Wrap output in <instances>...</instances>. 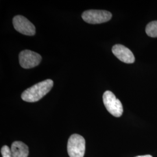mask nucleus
Here are the masks:
<instances>
[{"label": "nucleus", "instance_id": "nucleus-9", "mask_svg": "<svg viewBox=\"0 0 157 157\" xmlns=\"http://www.w3.org/2000/svg\"><path fill=\"white\" fill-rule=\"evenodd\" d=\"M146 32L151 37H157V21L151 22L147 25Z\"/></svg>", "mask_w": 157, "mask_h": 157}, {"label": "nucleus", "instance_id": "nucleus-11", "mask_svg": "<svg viewBox=\"0 0 157 157\" xmlns=\"http://www.w3.org/2000/svg\"><path fill=\"white\" fill-rule=\"evenodd\" d=\"M136 157H152L150 155H140V156H137Z\"/></svg>", "mask_w": 157, "mask_h": 157}, {"label": "nucleus", "instance_id": "nucleus-7", "mask_svg": "<svg viewBox=\"0 0 157 157\" xmlns=\"http://www.w3.org/2000/svg\"><path fill=\"white\" fill-rule=\"evenodd\" d=\"M112 53L122 62L126 63H133L135 58L133 52L128 48L121 44H116L112 47Z\"/></svg>", "mask_w": 157, "mask_h": 157}, {"label": "nucleus", "instance_id": "nucleus-6", "mask_svg": "<svg viewBox=\"0 0 157 157\" xmlns=\"http://www.w3.org/2000/svg\"><path fill=\"white\" fill-rule=\"evenodd\" d=\"M13 25L17 32L26 36H33L36 28L27 18L22 15H17L13 19Z\"/></svg>", "mask_w": 157, "mask_h": 157}, {"label": "nucleus", "instance_id": "nucleus-4", "mask_svg": "<svg viewBox=\"0 0 157 157\" xmlns=\"http://www.w3.org/2000/svg\"><path fill=\"white\" fill-rule=\"evenodd\" d=\"M82 18L86 22L90 24H100L107 22L112 18V13L104 10H88L84 11Z\"/></svg>", "mask_w": 157, "mask_h": 157}, {"label": "nucleus", "instance_id": "nucleus-5", "mask_svg": "<svg viewBox=\"0 0 157 157\" xmlns=\"http://www.w3.org/2000/svg\"><path fill=\"white\" fill-rule=\"evenodd\" d=\"M19 63L24 69H30L39 65L41 61V56L32 51L23 50L19 54Z\"/></svg>", "mask_w": 157, "mask_h": 157}, {"label": "nucleus", "instance_id": "nucleus-8", "mask_svg": "<svg viewBox=\"0 0 157 157\" xmlns=\"http://www.w3.org/2000/svg\"><path fill=\"white\" fill-rule=\"evenodd\" d=\"M11 150L12 157H28V146L22 141H14L12 144Z\"/></svg>", "mask_w": 157, "mask_h": 157}, {"label": "nucleus", "instance_id": "nucleus-3", "mask_svg": "<svg viewBox=\"0 0 157 157\" xmlns=\"http://www.w3.org/2000/svg\"><path fill=\"white\" fill-rule=\"evenodd\" d=\"M103 102L107 111L115 117L122 116L124 109L120 100L111 91H106L102 96Z\"/></svg>", "mask_w": 157, "mask_h": 157}, {"label": "nucleus", "instance_id": "nucleus-2", "mask_svg": "<svg viewBox=\"0 0 157 157\" xmlns=\"http://www.w3.org/2000/svg\"><path fill=\"white\" fill-rule=\"evenodd\" d=\"M86 150L84 137L78 134L71 135L67 141V153L70 157H83Z\"/></svg>", "mask_w": 157, "mask_h": 157}, {"label": "nucleus", "instance_id": "nucleus-10", "mask_svg": "<svg viewBox=\"0 0 157 157\" xmlns=\"http://www.w3.org/2000/svg\"><path fill=\"white\" fill-rule=\"evenodd\" d=\"M1 152L2 157H12L11 148L8 146H3L1 148Z\"/></svg>", "mask_w": 157, "mask_h": 157}, {"label": "nucleus", "instance_id": "nucleus-1", "mask_svg": "<svg viewBox=\"0 0 157 157\" xmlns=\"http://www.w3.org/2000/svg\"><path fill=\"white\" fill-rule=\"evenodd\" d=\"M54 85L51 79H47L28 88L23 92L21 98L23 101L34 102L39 101L50 92Z\"/></svg>", "mask_w": 157, "mask_h": 157}]
</instances>
